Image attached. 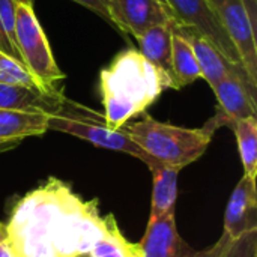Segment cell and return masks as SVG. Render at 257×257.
Instances as JSON below:
<instances>
[{
	"mask_svg": "<svg viewBox=\"0 0 257 257\" xmlns=\"http://www.w3.org/2000/svg\"><path fill=\"white\" fill-rule=\"evenodd\" d=\"M105 232L98 200L83 202L56 178L26 194L6 224L14 257H69L90 253Z\"/></svg>",
	"mask_w": 257,
	"mask_h": 257,
	"instance_id": "cell-1",
	"label": "cell"
},
{
	"mask_svg": "<svg viewBox=\"0 0 257 257\" xmlns=\"http://www.w3.org/2000/svg\"><path fill=\"white\" fill-rule=\"evenodd\" d=\"M99 89L105 125L120 130L130 119L146 111L166 89H173V83L137 48H126L101 69Z\"/></svg>",
	"mask_w": 257,
	"mask_h": 257,
	"instance_id": "cell-2",
	"label": "cell"
},
{
	"mask_svg": "<svg viewBox=\"0 0 257 257\" xmlns=\"http://www.w3.org/2000/svg\"><path fill=\"white\" fill-rule=\"evenodd\" d=\"M122 130L152 160L182 170L206 152L218 126L212 119L202 128H182L145 116L125 123Z\"/></svg>",
	"mask_w": 257,
	"mask_h": 257,
	"instance_id": "cell-3",
	"label": "cell"
},
{
	"mask_svg": "<svg viewBox=\"0 0 257 257\" xmlns=\"http://www.w3.org/2000/svg\"><path fill=\"white\" fill-rule=\"evenodd\" d=\"M48 130L60 131L81 140H86L98 148L128 154L142 160L148 167L158 163L152 160L133 139L120 128L111 130L105 125L104 116L87 110L86 107L68 99L62 113L48 117Z\"/></svg>",
	"mask_w": 257,
	"mask_h": 257,
	"instance_id": "cell-4",
	"label": "cell"
},
{
	"mask_svg": "<svg viewBox=\"0 0 257 257\" xmlns=\"http://www.w3.org/2000/svg\"><path fill=\"white\" fill-rule=\"evenodd\" d=\"M15 36L24 66L45 86L57 87L56 84L65 78V74L56 63L50 42L33 11V5L17 3Z\"/></svg>",
	"mask_w": 257,
	"mask_h": 257,
	"instance_id": "cell-5",
	"label": "cell"
},
{
	"mask_svg": "<svg viewBox=\"0 0 257 257\" xmlns=\"http://www.w3.org/2000/svg\"><path fill=\"white\" fill-rule=\"evenodd\" d=\"M176 27H187L212 42L229 62L241 65L239 54L208 0H163Z\"/></svg>",
	"mask_w": 257,
	"mask_h": 257,
	"instance_id": "cell-6",
	"label": "cell"
},
{
	"mask_svg": "<svg viewBox=\"0 0 257 257\" xmlns=\"http://www.w3.org/2000/svg\"><path fill=\"white\" fill-rule=\"evenodd\" d=\"M229 39L235 45L248 77L257 83L256 29L241 0H208Z\"/></svg>",
	"mask_w": 257,
	"mask_h": 257,
	"instance_id": "cell-7",
	"label": "cell"
},
{
	"mask_svg": "<svg viewBox=\"0 0 257 257\" xmlns=\"http://www.w3.org/2000/svg\"><path fill=\"white\" fill-rule=\"evenodd\" d=\"M257 83L247 74H230L217 83L212 90L218 101L217 114L212 120L217 126H232L236 120L256 117Z\"/></svg>",
	"mask_w": 257,
	"mask_h": 257,
	"instance_id": "cell-8",
	"label": "cell"
},
{
	"mask_svg": "<svg viewBox=\"0 0 257 257\" xmlns=\"http://www.w3.org/2000/svg\"><path fill=\"white\" fill-rule=\"evenodd\" d=\"M257 191L256 181L248 176L235 187L224 214V238L230 242L256 239Z\"/></svg>",
	"mask_w": 257,
	"mask_h": 257,
	"instance_id": "cell-9",
	"label": "cell"
},
{
	"mask_svg": "<svg viewBox=\"0 0 257 257\" xmlns=\"http://www.w3.org/2000/svg\"><path fill=\"white\" fill-rule=\"evenodd\" d=\"M110 23L136 39L148 29L172 21L163 0H108Z\"/></svg>",
	"mask_w": 257,
	"mask_h": 257,
	"instance_id": "cell-10",
	"label": "cell"
},
{
	"mask_svg": "<svg viewBox=\"0 0 257 257\" xmlns=\"http://www.w3.org/2000/svg\"><path fill=\"white\" fill-rule=\"evenodd\" d=\"M140 247L143 257H223L218 247L205 253L190 248L178 233L175 212L149 221Z\"/></svg>",
	"mask_w": 257,
	"mask_h": 257,
	"instance_id": "cell-11",
	"label": "cell"
},
{
	"mask_svg": "<svg viewBox=\"0 0 257 257\" xmlns=\"http://www.w3.org/2000/svg\"><path fill=\"white\" fill-rule=\"evenodd\" d=\"M68 102L62 89H33L27 86H15L0 83V108L56 116L62 113Z\"/></svg>",
	"mask_w": 257,
	"mask_h": 257,
	"instance_id": "cell-12",
	"label": "cell"
},
{
	"mask_svg": "<svg viewBox=\"0 0 257 257\" xmlns=\"http://www.w3.org/2000/svg\"><path fill=\"white\" fill-rule=\"evenodd\" d=\"M175 29L179 33H182L191 44V48L194 51L200 69V75L211 87H214L217 83H220L223 78H226L230 74H247L244 66L229 62L227 57L212 42H209L197 32L187 27H176V26Z\"/></svg>",
	"mask_w": 257,
	"mask_h": 257,
	"instance_id": "cell-13",
	"label": "cell"
},
{
	"mask_svg": "<svg viewBox=\"0 0 257 257\" xmlns=\"http://www.w3.org/2000/svg\"><path fill=\"white\" fill-rule=\"evenodd\" d=\"M48 131V116L0 108V151Z\"/></svg>",
	"mask_w": 257,
	"mask_h": 257,
	"instance_id": "cell-14",
	"label": "cell"
},
{
	"mask_svg": "<svg viewBox=\"0 0 257 257\" xmlns=\"http://www.w3.org/2000/svg\"><path fill=\"white\" fill-rule=\"evenodd\" d=\"M173 21L155 26L148 29L137 38L139 51L142 56L157 66L160 71L169 75L173 83L172 77V35H173ZM175 89V83H173Z\"/></svg>",
	"mask_w": 257,
	"mask_h": 257,
	"instance_id": "cell-15",
	"label": "cell"
},
{
	"mask_svg": "<svg viewBox=\"0 0 257 257\" xmlns=\"http://www.w3.org/2000/svg\"><path fill=\"white\" fill-rule=\"evenodd\" d=\"M152 172L154 188H152V205L149 221L161 218L170 212H175L178 197V176L179 169L155 163L148 167Z\"/></svg>",
	"mask_w": 257,
	"mask_h": 257,
	"instance_id": "cell-16",
	"label": "cell"
},
{
	"mask_svg": "<svg viewBox=\"0 0 257 257\" xmlns=\"http://www.w3.org/2000/svg\"><path fill=\"white\" fill-rule=\"evenodd\" d=\"M172 77L175 89L190 86L197 78H202L191 44L175 26L172 35Z\"/></svg>",
	"mask_w": 257,
	"mask_h": 257,
	"instance_id": "cell-17",
	"label": "cell"
},
{
	"mask_svg": "<svg viewBox=\"0 0 257 257\" xmlns=\"http://www.w3.org/2000/svg\"><path fill=\"white\" fill-rule=\"evenodd\" d=\"M104 221L105 232L93 245L92 257H143L140 244H133L122 235L111 214L105 215Z\"/></svg>",
	"mask_w": 257,
	"mask_h": 257,
	"instance_id": "cell-18",
	"label": "cell"
},
{
	"mask_svg": "<svg viewBox=\"0 0 257 257\" xmlns=\"http://www.w3.org/2000/svg\"><path fill=\"white\" fill-rule=\"evenodd\" d=\"M236 136L244 175L256 181L257 176V117L236 120L230 126Z\"/></svg>",
	"mask_w": 257,
	"mask_h": 257,
	"instance_id": "cell-19",
	"label": "cell"
},
{
	"mask_svg": "<svg viewBox=\"0 0 257 257\" xmlns=\"http://www.w3.org/2000/svg\"><path fill=\"white\" fill-rule=\"evenodd\" d=\"M0 83L5 84H15V86H27L33 89H57L45 86L39 81L20 60L14 59L3 50H0Z\"/></svg>",
	"mask_w": 257,
	"mask_h": 257,
	"instance_id": "cell-20",
	"label": "cell"
},
{
	"mask_svg": "<svg viewBox=\"0 0 257 257\" xmlns=\"http://www.w3.org/2000/svg\"><path fill=\"white\" fill-rule=\"evenodd\" d=\"M15 0H0V35L5 39L11 56L21 62L15 36Z\"/></svg>",
	"mask_w": 257,
	"mask_h": 257,
	"instance_id": "cell-21",
	"label": "cell"
},
{
	"mask_svg": "<svg viewBox=\"0 0 257 257\" xmlns=\"http://www.w3.org/2000/svg\"><path fill=\"white\" fill-rule=\"evenodd\" d=\"M84 8H87L89 11L95 12L96 15H99L101 18H104L107 23H110V17H108V6L107 2L108 0H72ZM111 24V23H110Z\"/></svg>",
	"mask_w": 257,
	"mask_h": 257,
	"instance_id": "cell-22",
	"label": "cell"
},
{
	"mask_svg": "<svg viewBox=\"0 0 257 257\" xmlns=\"http://www.w3.org/2000/svg\"><path fill=\"white\" fill-rule=\"evenodd\" d=\"M244 5V9L251 21V24L256 29V21H257V0H241Z\"/></svg>",
	"mask_w": 257,
	"mask_h": 257,
	"instance_id": "cell-23",
	"label": "cell"
},
{
	"mask_svg": "<svg viewBox=\"0 0 257 257\" xmlns=\"http://www.w3.org/2000/svg\"><path fill=\"white\" fill-rule=\"evenodd\" d=\"M6 244V226L0 223V247Z\"/></svg>",
	"mask_w": 257,
	"mask_h": 257,
	"instance_id": "cell-24",
	"label": "cell"
},
{
	"mask_svg": "<svg viewBox=\"0 0 257 257\" xmlns=\"http://www.w3.org/2000/svg\"><path fill=\"white\" fill-rule=\"evenodd\" d=\"M0 257H14V254L11 253L9 247L5 244L3 247H0Z\"/></svg>",
	"mask_w": 257,
	"mask_h": 257,
	"instance_id": "cell-25",
	"label": "cell"
},
{
	"mask_svg": "<svg viewBox=\"0 0 257 257\" xmlns=\"http://www.w3.org/2000/svg\"><path fill=\"white\" fill-rule=\"evenodd\" d=\"M0 50H3L5 53H8V54L11 56V53H9V48H8V45H6L5 39L2 38V35H0Z\"/></svg>",
	"mask_w": 257,
	"mask_h": 257,
	"instance_id": "cell-26",
	"label": "cell"
},
{
	"mask_svg": "<svg viewBox=\"0 0 257 257\" xmlns=\"http://www.w3.org/2000/svg\"><path fill=\"white\" fill-rule=\"evenodd\" d=\"M69 257H92V253H78V254H74V256Z\"/></svg>",
	"mask_w": 257,
	"mask_h": 257,
	"instance_id": "cell-27",
	"label": "cell"
},
{
	"mask_svg": "<svg viewBox=\"0 0 257 257\" xmlns=\"http://www.w3.org/2000/svg\"><path fill=\"white\" fill-rule=\"evenodd\" d=\"M17 3H23V5H33V0H15Z\"/></svg>",
	"mask_w": 257,
	"mask_h": 257,
	"instance_id": "cell-28",
	"label": "cell"
}]
</instances>
